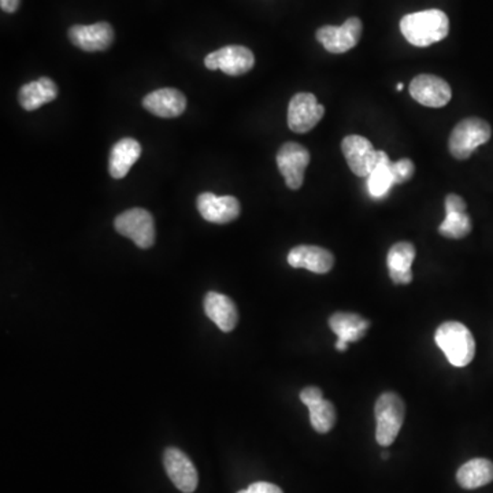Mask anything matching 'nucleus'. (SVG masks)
Wrapping results in <instances>:
<instances>
[{
	"label": "nucleus",
	"instance_id": "1",
	"mask_svg": "<svg viewBox=\"0 0 493 493\" xmlns=\"http://www.w3.org/2000/svg\"><path fill=\"white\" fill-rule=\"evenodd\" d=\"M400 31L408 43L415 47H429L448 36L450 21L442 10H425L405 15Z\"/></svg>",
	"mask_w": 493,
	"mask_h": 493
},
{
	"label": "nucleus",
	"instance_id": "2",
	"mask_svg": "<svg viewBox=\"0 0 493 493\" xmlns=\"http://www.w3.org/2000/svg\"><path fill=\"white\" fill-rule=\"evenodd\" d=\"M434 340L452 366L465 367L474 359L476 341L463 323L457 321L442 323L436 330Z\"/></svg>",
	"mask_w": 493,
	"mask_h": 493
},
{
	"label": "nucleus",
	"instance_id": "3",
	"mask_svg": "<svg viewBox=\"0 0 493 493\" xmlns=\"http://www.w3.org/2000/svg\"><path fill=\"white\" fill-rule=\"evenodd\" d=\"M376 440L381 447L394 444L405 417V400L395 392L380 395L375 407Z\"/></svg>",
	"mask_w": 493,
	"mask_h": 493
},
{
	"label": "nucleus",
	"instance_id": "4",
	"mask_svg": "<svg viewBox=\"0 0 493 493\" xmlns=\"http://www.w3.org/2000/svg\"><path fill=\"white\" fill-rule=\"evenodd\" d=\"M490 136H492V129L489 124L484 119L471 116V118L463 119L455 126L451 134L448 148H450L451 155L463 161V159L470 158L471 153L479 145L489 142Z\"/></svg>",
	"mask_w": 493,
	"mask_h": 493
},
{
	"label": "nucleus",
	"instance_id": "5",
	"mask_svg": "<svg viewBox=\"0 0 493 493\" xmlns=\"http://www.w3.org/2000/svg\"><path fill=\"white\" fill-rule=\"evenodd\" d=\"M114 228L143 250L151 248L155 243V222L153 214L144 209H131L119 214L114 219Z\"/></svg>",
	"mask_w": 493,
	"mask_h": 493
},
{
	"label": "nucleus",
	"instance_id": "6",
	"mask_svg": "<svg viewBox=\"0 0 493 493\" xmlns=\"http://www.w3.org/2000/svg\"><path fill=\"white\" fill-rule=\"evenodd\" d=\"M310 163V153L298 143H285L277 153V166L290 190H299L303 185L304 172Z\"/></svg>",
	"mask_w": 493,
	"mask_h": 493
},
{
	"label": "nucleus",
	"instance_id": "7",
	"mask_svg": "<svg viewBox=\"0 0 493 493\" xmlns=\"http://www.w3.org/2000/svg\"><path fill=\"white\" fill-rule=\"evenodd\" d=\"M362 23L359 18H349L341 26H322L318 29L317 40L330 54H343L359 43L362 36Z\"/></svg>",
	"mask_w": 493,
	"mask_h": 493
},
{
	"label": "nucleus",
	"instance_id": "8",
	"mask_svg": "<svg viewBox=\"0 0 493 493\" xmlns=\"http://www.w3.org/2000/svg\"><path fill=\"white\" fill-rule=\"evenodd\" d=\"M210 70H222L228 76H243L256 65V57L250 49L244 46H227L211 52L204 60Z\"/></svg>",
	"mask_w": 493,
	"mask_h": 493
},
{
	"label": "nucleus",
	"instance_id": "9",
	"mask_svg": "<svg viewBox=\"0 0 493 493\" xmlns=\"http://www.w3.org/2000/svg\"><path fill=\"white\" fill-rule=\"evenodd\" d=\"M325 107L312 94L302 92L291 99L288 106V126L295 134H307L322 119Z\"/></svg>",
	"mask_w": 493,
	"mask_h": 493
},
{
	"label": "nucleus",
	"instance_id": "10",
	"mask_svg": "<svg viewBox=\"0 0 493 493\" xmlns=\"http://www.w3.org/2000/svg\"><path fill=\"white\" fill-rule=\"evenodd\" d=\"M163 466L169 479L177 489L182 493L195 492L198 488L199 476L192 460L179 448H166L163 454Z\"/></svg>",
	"mask_w": 493,
	"mask_h": 493
},
{
	"label": "nucleus",
	"instance_id": "11",
	"mask_svg": "<svg viewBox=\"0 0 493 493\" xmlns=\"http://www.w3.org/2000/svg\"><path fill=\"white\" fill-rule=\"evenodd\" d=\"M344 158L352 173L358 177H368L377 163L378 151L365 137L351 135L344 137L341 143Z\"/></svg>",
	"mask_w": 493,
	"mask_h": 493
},
{
	"label": "nucleus",
	"instance_id": "12",
	"mask_svg": "<svg viewBox=\"0 0 493 493\" xmlns=\"http://www.w3.org/2000/svg\"><path fill=\"white\" fill-rule=\"evenodd\" d=\"M410 94L426 107H444L452 97L451 87L445 79L433 74H420L410 84Z\"/></svg>",
	"mask_w": 493,
	"mask_h": 493
},
{
	"label": "nucleus",
	"instance_id": "13",
	"mask_svg": "<svg viewBox=\"0 0 493 493\" xmlns=\"http://www.w3.org/2000/svg\"><path fill=\"white\" fill-rule=\"evenodd\" d=\"M199 213L208 222L224 225L240 216V201L235 196H216L211 192L200 193L196 200Z\"/></svg>",
	"mask_w": 493,
	"mask_h": 493
},
{
	"label": "nucleus",
	"instance_id": "14",
	"mask_svg": "<svg viewBox=\"0 0 493 493\" xmlns=\"http://www.w3.org/2000/svg\"><path fill=\"white\" fill-rule=\"evenodd\" d=\"M69 39L73 46L86 52L106 51L114 42V29L108 23L92 25H74L69 29Z\"/></svg>",
	"mask_w": 493,
	"mask_h": 493
},
{
	"label": "nucleus",
	"instance_id": "15",
	"mask_svg": "<svg viewBox=\"0 0 493 493\" xmlns=\"http://www.w3.org/2000/svg\"><path fill=\"white\" fill-rule=\"evenodd\" d=\"M301 400L310 411V423L318 433L325 434L336 425V408L332 402L323 399L318 386H307L301 392Z\"/></svg>",
	"mask_w": 493,
	"mask_h": 493
},
{
	"label": "nucleus",
	"instance_id": "16",
	"mask_svg": "<svg viewBox=\"0 0 493 493\" xmlns=\"http://www.w3.org/2000/svg\"><path fill=\"white\" fill-rule=\"evenodd\" d=\"M288 264L295 269H306L315 274H326L335 265L330 251L317 246H298L288 254Z\"/></svg>",
	"mask_w": 493,
	"mask_h": 493
},
{
	"label": "nucleus",
	"instance_id": "17",
	"mask_svg": "<svg viewBox=\"0 0 493 493\" xmlns=\"http://www.w3.org/2000/svg\"><path fill=\"white\" fill-rule=\"evenodd\" d=\"M143 107L159 118H176L187 108V98L179 89H156L143 99Z\"/></svg>",
	"mask_w": 493,
	"mask_h": 493
},
{
	"label": "nucleus",
	"instance_id": "18",
	"mask_svg": "<svg viewBox=\"0 0 493 493\" xmlns=\"http://www.w3.org/2000/svg\"><path fill=\"white\" fill-rule=\"evenodd\" d=\"M415 259V246L408 241L395 244L386 256L389 277L397 285H407L413 281V262Z\"/></svg>",
	"mask_w": 493,
	"mask_h": 493
},
{
	"label": "nucleus",
	"instance_id": "19",
	"mask_svg": "<svg viewBox=\"0 0 493 493\" xmlns=\"http://www.w3.org/2000/svg\"><path fill=\"white\" fill-rule=\"evenodd\" d=\"M204 312L221 329L222 332H232L237 325V307L229 296L219 293H209L204 298Z\"/></svg>",
	"mask_w": 493,
	"mask_h": 493
},
{
	"label": "nucleus",
	"instance_id": "20",
	"mask_svg": "<svg viewBox=\"0 0 493 493\" xmlns=\"http://www.w3.org/2000/svg\"><path fill=\"white\" fill-rule=\"evenodd\" d=\"M142 155V145L131 137L121 139L113 145L108 156V173L113 179H124Z\"/></svg>",
	"mask_w": 493,
	"mask_h": 493
},
{
	"label": "nucleus",
	"instance_id": "21",
	"mask_svg": "<svg viewBox=\"0 0 493 493\" xmlns=\"http://www.w3.org/2000/svg\"><path fill=\"white\" fill-rule=\"evenodd\" d=\"M58 87L49 77H40L36 81L28 82L18 92V102L23 110L33 111L57 99Z\"/></svg>",
	"mask_w": 493,
	"mask_h": 493
},
{
	"label": "nucleus",
	"instance_id": "22",
	"mask_svg": "<svg viewBox=\"0 0 493 493\" xmlns=\"http://www.w3.org/2000/svg\"><path fill=\"white\" fill-rule=\"evenodd\" d=\"M329 326L340 340L355 343L367 333L370 321L355 312H335L329 318Z\"/></svg>",
	"mask_w": 493,
	"mask_h": 493
},
{
	"label": "nucleus",
	"instance_id": "23",
	"mask_svg": "<svg viewBox=\"0 0 493 493\" xmlns=\"http://www.w3.org/2000/svg\"><path fill=\"white\" fill-rule=\"evenodd\" d=\"M457 481L463 489H477L493 481V462L484 458H476L460 466Z\"/></svg>",
	"mask_w": 493,
	"mask_h": 493
},
{
	"label": "nucleus",
	"instance_id": "24",
	"mask_svg": "<svg viewBox=\"0 0 493 493\" xmlns=\"http://www.w3.org/2000/svg\"><path fill=\"white\" fill-rule=\"evenodd\" d=\"M391 159L386 153L378 151L377 163L372 173L367 177V191L370 196L375 199H383L388 195L391 188L394 187V176L391 171Z\"/></svg>",
	"mask_w": 493,
	"mask_h": 493
},
{
	"label": "nucleus",
	"instance_id": "25",
	"mask_svg": "<svg viewBox=\"0 0 493 493\" xmlns=\"http://www.w3.org/2000/svg\"><path fill=\"white\" fill-rule=\"evenodd\" d=\"M471 219L468 213H447L439 227V233L447 238H463L470 235Z\"/></svg>",
	"mask_w": 493,
	"mask_h": 493
},
{
	"label": "nucleus",
	"instance_id": "26",
	"mask_svg": "<svg viewBox=\"0 0 493 493\" xmlns=\"http://www.w3.org/2000/svg\"><path fill=\"white\" fill-rule=\"evenodd\" d=\"M392 176H394L395 185L407 182L411 177L414 176L415 166L414 162L410 159H400L397 162L391 163Z\"/></svg>",
	"mask_w": 493,
	"mask_h": 493
},
{
	"label": "nucleus",
	"instance_id": "27",
	"mask_svg": "<svg viewBox=\"0 0 493 493\" xmlns=\"http://www.w3.org/2000/svg\"><path fill=\"white\" fill-rule=\"evenodd\" d=\"M465 200L460 198V195H455V193H451L445 198V214L447 213H466Z\"/></svg>",
	"mask_w": 493,
	"mask_h": 493
},
{
	"label": "nucleus",
	"instance_id": "28",
	"mask_svg": "<svg viewBox=\"0 0 493 493\" xmlns=\"http://www.w3.org/2000/svg\"><path fill=\"white\" fill-rule=\"evenodd\" d=\"M237 493H284L280 487L272 482H254L246 489L238 490Z\"/></svg>",
	"mask_w": 493,
	"mask_h": 493
},
{
	"label": "nucleus",
	"instance_id": "29",
	"mask_svg": "<svg viewBox=\"0 0 493 493\" xmlns=\"http://www.w3.org/2000/svg\"><path fill=\"white\" fill-rule=\"evenodd\" d=\"M0 7L6 13H15L20 7V0H0Z\"/></svg>",
	"mask_w": 493,
	"mask_h": 493
},
{
	"label": "nucleus",
	"instance_id": "30",
	"mask_svg": "<svg viewBox=\"0 0 493 493\" xmlns=\"http://www.w3.org/2000/svg\"><path fill=\"white\" fill-rule=\"evenodd\" d=\"M336 349H338V351L344 352L349 349V343L344 340H340V339H338V341H336Z\"/></svg>",
	"mask_w": 493,
	"mask_h": 493
},
{
	"label": "nucleus",
	"instance_id": "31",
	"mask_svg": "<svg viewBox=\"0 0 493 493\" xmlns=\"http://www.w3.org/2000/svg\"><path fill=\"white\" fill-rule=\"evenodd\" d=\"M381 457H383L384 460H386L389 458V454L388 452H383V455H381Z\"/></svg>",
	"mask_w": 493,
	"mask_h": 493
},
{
	"label": "nucleus",
	"instance_id": "32",
	"mask_svg": "<svg viewBox=\"0 0 493 493\" xmlns=\"http://www.w3.org/2000/svg\"><path fill=\"white\" fill-rule=\"evenodd\" d=\"M396 89H397V91H402V89H403V84H402V82H399V84H397Z\"/></svg>",
	"mask_w": 493,
	"mask_h": 493
}]
</instances>
